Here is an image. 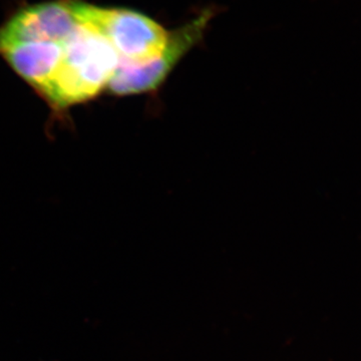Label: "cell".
<instances>
[{
	"mask_svg": "<svg viewBox=\"0 0 361 361\" xmlns=\"http://www.w3.org/2000/svg\"><path fill=\"white\" fill-rule=\"evenodd\" d=\"M118 66V54L106 37L78 23L63 44L56 75L40 96L58 110L85 103L106 89Z\"/></svg>",
	"mask_w": 361,
	"mask_h": 361,
	"instance_id": "1",
	"label": "cell"
},
{
	"mask_svg": "<svg viewBox=\"0 0 361 361\" xmlns=\"http://www.w3.org/2000/svg\"><path fill=\"white\" fill-rule=\"evenodd\" d=\"M70 6L78 23L94 28L110 42L118 65L148 63L160 58L167 47L170 32L145 14L75 0H70Z\"/></svg>",
	"mask_w": 361,
	"mask_h": 361,
	"instance_id": "2",
	"label": "cell"
},
{
	"mask_svg": "<svg viewBox=\"0 0 361 361\" xmlns=\"http://www.w3.org/2000/svg\"><path fill=\"white\" fill-rule=\"evenodd\" d=\"M210 18V14H202L171 32L165 51L155 61L139 66L118 65L106 89L116 97L147 94L160 89L178 63L200 42Z\"/></svg>",
	"mask_w": 361,
	"mask_h": 361,
	"instance_id": "3",
	"label": "cell"
},
{
	"mask_svg": "<svg viewBox=\"0 0 361 361\" xmlns=\"http://www.w3.org/2000/svg\"><path fill=\"white\" fill-rule=\"evenodd\" d=\"M78 23L68 1H49L21 9L0 27V49L20 42L63 45Z\"/></svg>",
	"mask_w": 361,
	"mask_h": 361,
	"instance_id": "4",
	"label": "cell"
},
{
	"mask_svg": "<svg viewBox=\"0 0 361 361\" xmlns=\"http://www.w3.org/2000/svg\"><path fill=\"white\" fill-rule=\"evenodd\" d=\"M0 54L40 94L56 75L63 56V45L54 42H20L1 47Z\"/></svg>",
	"mask_w": 361,
	"mask_h": 361,
	"instance_id": "5",
	"label": "cell"
}]
</instances>
